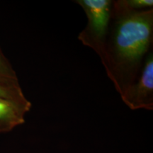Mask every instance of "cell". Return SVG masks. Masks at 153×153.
Wrapping results in <instances>:
<instances>
[{"mask_svg": "<svg viewBox=\"0 0 153 153\" xmlns=\"http://www.w3.org/2000/svg\"><path fill=\"white\" fill-rule=\"evenodd\" d=\"M153 91V57L150 55L147 58L139 81L128 94L123 97L127 104L133 108L145 106L152 98Z\"/></svg>", "mask_w": 153, "mask_h": 153, "instance_id": "cell-3", "label": "cell"}, {"mask_svg": "<svg viewBox=\"0 0 153 153\" xmlns=\"http://www.w3.org/2000/svg\"><path fill=\"white\" fill-rule=\"evenodd\" d=\"M30 107L27 100L0 98V133L11 131L24 123L25 114Z\"/></svg>", "mask_w": 153, "mask_h": 153, "instance_id": "cell-4", "label": "cell"}, {"mask_svg": "<svg viewBox=\"0 0 153 153\" xmlns=\"http://www.w3.org/2000/svg\"><path fill=\"white\" fill-rule=\"evenodd\" d=\"M0 98L25 101V98L19 85H8L0 82Z\"/></svg>", "mask_w": 153, "mask_h": 153, "instance_id": "cell-6", "label": "cell"}, {"mask_svg": "<svg viewBox=\"0 0 153 153\" xmlns=\"http://www.w3.org/2000/svg\"><path fill=\"white\" fill-rule=\"evenodd\" d=\"M78 3L85 9L89 20V28L94 36L102 39L108 30L111 1L108 0H80Z\"/></svg>", "mask_w": 153, "mask_h": 153, "instance_id": "cell-2", "label": "cell"}, {"mask_svg": "<svg viewBox=\"0 0 153 153\" xmlns=\"http://www.w3.org/2000/svg\"><path fill=\"white\" fill-rule=\"evenodd\" d=\"M152 31V11L133 12L118 22L114 37L116 55L120 61L133 65L148 51Z\"/></svg>", "mask_w": 153, "mask_h": 153, "instance_id": "cell-1", "label": "cell"}, {"mask_svg": "<svg viewBox=\"0 0 153 153\" xmlns=\"http://www.w3.org/2000/svg\"><path fill=\"white\" fill-rule=\"evenodd\" d=\"M129 8L133 9H150L153 6L152 0H129L126 1Z\"/></svg>", "mask_w": 153, "mask_h": 153, "instance_id": "cell-7", "label": "cell"}, {"mask_svg": "<svg viewBox=\"0 0 153 153\" xmlns=\"http://www.w3.org/2000/svg\"><path fill=\"white\" fill-rule=\"evenodd\" d=\"M0 82L8 85H19L18 78L8 60L0 50Z\"/></svg>", "mask_w": 153, "mask_h": 153, "instance_id": "cell-5", "label": "cell"}]
</instances>
